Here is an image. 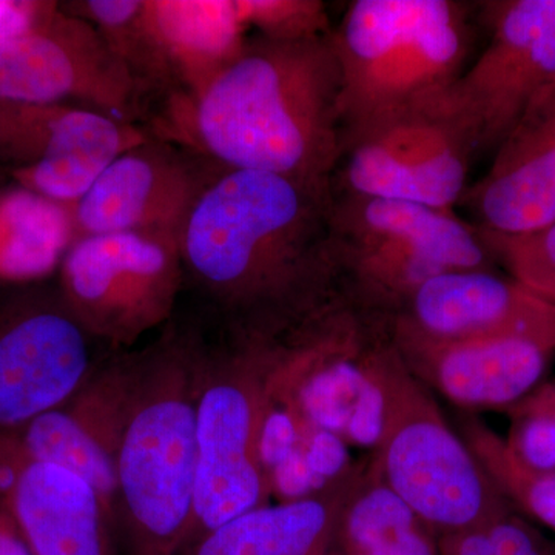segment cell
I'll use <instances>...</instances> for the list:
<instances>
[{"instance_id":"obj_1","label":"cell","mask_w":555,"mask_h":555,"mask_svg":"<svg viewBox=\"0 0 555 555\" xmlns=\"http://www.w3.org/2000/svg\"><path fill=\"white\" fill-rule=\"evenodd\" d=\"M332 190L222 170L179 233L189 284L236 338L273 341L328 308L338 280Z\"/></svg>"},{"instance_id":"obj_2","label":"cell","mask_w":555,"mask_h":555,"mask_svg":"<svg viewBox=\"0 0 555 555\" xmlns=\"http://www.w3.org/2000/svg\"><path fill=\"white\" fill-rule=\"evenodd\" d=\"M331 36L248 38L206 89L164 101L147 130L221 170L264 171L332 190L343 120Z\"/></svg>"},{"instance_id":"obj_3","label":"cell","mask_w":555,"mask_h":555,"mask_svg":"<svg viewBox=\"0 0 555 555\" xmlns=\"http://www.w3.org/2000/svg\"><path fill=\"white\" fill-rule=\"evenodd\" d=\"M208 341L169 327L138 352L137 379L116 462L122 555H181L195 516L196 415Z\"/></svg>"},{"instance_id":"obj_4","label":"cell","mask_w":555,"mask_h":555,"mask_svg":"<svg viewBox=\"0 0 555 555\" xmlns=\"http://www.w3.org/2000/svg\"><path fill=\"white\" fill-rule=\"evenodd\" d=\"M387 420L377 448L378 476L434 532L459 534L509 514L466 441L444 422L392 339L374 353Z\"/></svg>"},{"instance_id":"obj_5","label":"cell","mask_w":555,"mask_h":555,"mask_svg":"<svg viewBox=\"0 0 555 555\" xmlns=\"http://www.w3.org/2000/svg\"><path fill=\"white\" fill-rule=\"evenodd\" d=\"M233 343V350L207 346L196 415L195 516L182 551L225 521L268 505L272 494L259 436L275 353L266 343Z\"/></svg>"},{"instance_id":"obj_6","label":"cell","mask_w":555,"mask_h":555,"mask_svg":"<svg viewBox=\"0 0 555 555\" xmlns=\"http://www.w3.org/2000/svg\"><path fill=\"white\" fill-rule=\"evenodd\" d=\"M476 156L444 90L343 131L332 190L454 211Z\"/></svg>"},{"instance_id":"obj_7","label":"cell","mask_w":555,"mask_h":555,"mask_svg":"<svg viewBox=\"0 0 555 555\" xmlns=\"http://www.w3.org/2000/svg\"><path fill=\"white\" fill-rule=\"evenodd\" d=\"M60 268L69 309L91 337L115 349L169 323L184 288L179 240L158 233L82 236Z\"/></svg>"},{"instance_id":"obj_8","label":"cell","mask_w":555,"mask_h":555,"mask_svg":"<svg viewBox=\"0 0 555 555\" xmlns=\"http://www.w3.org/2000/svg\"><path fill=\"white\" fill-rule=\"evenodd\" d=\"M491 40L448 98L476 141L496 150L528 113L555 94V0L478 3Z\"/></svg>"},{"instance_id":"obj_9","label":"cell","mask_w":555,"mask_h":555,"mask_svg":"<svg viewBox=\"0 0 555 555\" xmlns=\"http://www.w3.org/2000/svg\"><path fill=\"white\" fill-rule=\"evenodd\" d=\"M98 339L60 288L27 287L0 297V437L61 408L101 366Z\"/></svg>"},{"instance_id":"obj_10","label":"cell","mask_w":555,"mask_h":555,"mask_svg":"<svg viewBox=\"0 0 555 555\" xmlns=\"http://www.w3.org/2000/svg\"><path fill=\"white\" fill-rule=\"evenodd\" d=\"M0 101L75 105L134 124L149 105L100 31L61 3L35 30L0 40Z\"/></svg>"},{"instance_id":"obj_11","label":"cell","mask_w":555,"mask_h":555,"mask_svg":"<svg viewBox=\"0 0 555 555\" xmlns=\"http://www.w3.org/2000/svg\"><path fill=\"white\" fill-rule=\"evenodd\" d=\"M149 137L147 127L98 109L0 101V163L21 188L67 206Z\"/></svg>"},{"instance_id":"obj_12","label":"cell","mask_w":555,"mask_h":555,"mask_svg":"<svg viewBox=\"0 0 555 555\" xmlns=\"http://www.w3.org/2000/svg\"><path fill=\"white\" fill-rule=\"evenodd\" d=\"M219 171L203 156L150 133L113 159L73 204L76 240L126 232L179 240L190 211Z\"/></svg>"},{"instance_id":"obj_13","label":"cell","mask_w":555,"mask_h":555,"mask_svg":"<svg viewBox=\"0 0 555 555\" xmlns=\"http://www.w3.org/2000/svg\"><path fill=\"white\" fill-rule=\"evenodd\" d=\"M138 352L102 361L86 386L61 408L7 437L16 454L86 478L116 520V462L129 415Z\"/></svg>"},{"instance_id":"obj_14","label":"cell","mask_w":555,"mask_h":555,"mask_svg":"<svg viewBox=\"0 0 555 555\" xmlns=\"http://www.w3.org/2000/svg\"><path fill=\"white\" fill-rule=\"evenodd\" d=\"M392 324L429 338H525L555 349V302L492 270H459L426 281Z\"/></svg>"},{"instance_id":"obj_15","label":"cell","mask_w":555,"mask_h":555,"mask_svg":"<svg viewBox=\"0 0 555 555\" xmlns=\"http://www.w3.org/2000/svg\"><path fill=\"white\" fill-rule=\"evenodd\" d=\"M390 339L416 378L467 409L514 406L540 385L555 352L531 339H437L398 324Z\"/></svg>"},{"instance_id":"obj_16","label":"cell","mask_w":555,"mask_h":555,"mask_svg":"<svg viewBox=\"0 0 555 555\" xmlns=\"http://www.w3.org/2000/svg\"><path fill=\"white\" fill-rule=\"evenodd\" d=\"M5 506L31 555H116L115 517L100 492L65 467L17 455Z\"/></svg>"},{"instance_id":"obj_17","label":"cell","mask_w":555,"mask_h":555,"mask_svg":"<svg viewBox=\"0 0 555 555\" xmlns=\"http://www.w3.org/2000/svg\"><path fill=\"white\" fill-rule=\"evenodd\" d=\"M460 203L478 229L525 235L555 222V94L525 116L496 149L491 169Z\"/></svg>"},{"instance_id":"obj_18","label":"cell","mask_w":555,"mask_h":555,"mask_svg":"<svg viewBox=\"0 0 555 555\" xmlns=\"http://www.w3.org/2000/svg\"><path fill=\"white\" fill-rule=\"evenodd\" d=\"M331 233L337 240L375 241L422 251L447 272L492 270V257L477 228L411 201L375 198L332 190Z\"/></svg>"},{"instance_id":"obj_19","label":"cell","mask_w":555,"mask_h":555,"mask_svg":"<svg viewBox=\"0 0 555 555\" xmlns=\"http://www.w3.org/2000/svg\"><path fill=\"white\" fill-rule=\"evenodd\" d=\"M467 50L466 7L452 0H420L414 20L387 57L366 112L352 127L448 90L462 76Z\"/></svg>"},{"instance_id":"obj_20","label":"cell","mask_w":555,"mask_h":555,"mask_svg":"<svg viewBox=\"0 0 555 555\" xmlns=\"http://www.w3.org/2000/svg\"><path fill=\"white\" fill-rule=\"evenodd\" d=\"M144 17L178 94L206 89L248 39L235 0H144Z\"/></svg>"},{"instance_id":"obj_21","label":"cell","mask_w":555,"mask_h":555,"mask_svg":"<svg viewBox=\"0 0 555 555\" xmlns=\"http://www.w3.org/2000/svg\"><path fill=\"white\" fill-rule=\"evenodd\" d=\"M345 502L318 494L268 503L218 526L181 555H327Z\"/></svg>"},{"instance_id":"obj_22","label":"cell","mask_w":555,"mask_h":555,"mask_svg":"<svg viewBox=\"0 0 555 555\" xmlns=\"http://www.w3.org/2000/svg\"><path fill=\"white\" fill-rule=\"evenodd\" d=\"M75 241L72 206L24 188L0 196V278L47 275Z\"/></svg>"},{"instance_id":"obj_23","label":"cell","mask_w":555,"mask_h":555,"mask_svg":"<svg viewBox=\"0 0 555 555\" xmlns=\"http://www.w3.org/2000/svg\"><path fill=\"white\" fill-rule=\"evenodd\" d=\"M335 539L346 555H441L433 529L379 476L347 496Z\"/></svg>"},{"instance_id":"obj_24","label":"cell","mask_w":555,"mask_h":555,"mask_svg":"<svg viewBox=\"0 0 555 555\" xmlns=\"http://www.w3.org/2000/svg\"><path fill=\"white\" fill-rule=\"evenodd\" d=\"M61 9L93 25L145 98L170 100L177 80L160 56L144 17V0H78Z\"/></svg>"},{"instance_id":"obj_25","label":"cell","mask_w":555,"mask_h":555,"mask_svg":"<svg viewBox=\"0 0 555 555\" xmlns=\"http://www.w3.org/2000/svg\"><path fill=\"white\" fill-rule=\"evenodd\" d=\"M463 440L505 500L555 531V476L535 474L518 465L507 451L505 438L477 420L462 427Z\"/></svg>"},{"instance_id":"obj_26","label":"cell","mask_w":555,"mask_h":555,"mask_svg":"<svg viewBox=\"0 0 555 555\" xmlns=\"http://www.w3.org/2000/svg\"><path fill=\"white\" fill-rule=\"evenodd\" d=\"M507 411L509 454L531 473L555 476V382L537 386Z\"/></svg>"},{"instance_id":"obj_27","label":"cell","mask_w":555,"mask_h":555,"mask_svg":"<svg viewBox=\"0 0 555 555\" xmlns=\"http://www.w3.org/2000/svg\"><path fill=\"white\" fill-rule=\"evenodd\" d=\"M478 232L492 257L509 270L514 280L555 302V222L525 235H502L483 229Z\"/></svg>"},{"instance_id":"obj_28","label":"cell","mask_w":555,"mask_h":555,"mask_svg":"<svg viewBox=\"0 0 555 555\" xmlns=\"http://www.w3.org/2000/svg\"><path fill=\"white\" fill-rule=\"evenodd\" d=\"M247 30L281 42H299L332 35L326 3L321 0H235Z\"/></svg>"},{"instance_id":"obj_29","label":"cell","mask_w":555,"mask_h":555,"mask_svg":"<svg viewBox=\"0 0 555 555\" xmlns=\"http://www.w3.org/2000/svg\"><path fill=\"white\" fill-rule=\"evenodd\" d=\"M441 555H551L542 539L524 521L506 516L459 534L443 535Z\"/></svg>"},{"instance_id":"obj_30","label":"cell","mask_w":555,"mask_h":555,"mask_svg":"<svg viewBox=\"0 0 555 555\" xmlns=\"http://www.w3.org/2000/svg\"><path fill=\"white\" fill-rule=\"evenodd\" d=\"M299 448L305 452L317 476L323 478L327 485L341 477L349 466L350 455L346 441L328 430L308 425Z\"/></svg>"},{"instance_id":"obj_31","label":"cell","mask_w":555,"mask_h":555,"mask_svg":"<svg viewBox=\"0 0 555 555\" xmlns=\"http://www.w3.org/2000/svg\"><path fill=\"white\" fill-rule=\"evenodd\" d=\"M60 10L57 2L0 0V40L38 28Z\"/></svg>"},{"instance_id":"obj_32","label":"cell","mask_w":555,"mask_h":555,"mask_svg":"<svg viewBox=\"0 0 555 555\" xmlns=\"http://www.w3.org/2000/svg\"><path fill=\"white\" fill-rule=\"evenodd\" d=\"M0 555H31L5 503L0 505Z\"/></svg>"},{"instance_id":"obj_33","label":"cell","mask_w":555,"mask_h":555,"mask_svg":"<svg viewBox=\"0 0 555 555\" xmlns=\"http://www.w3.org/2000/svg\"><path fill=\"white\" fill-rule=\"evenodd\" d=\"M327 555H346V554H343V553L341 554H331V553H328Z\"/></svg>"}]
</instances>
